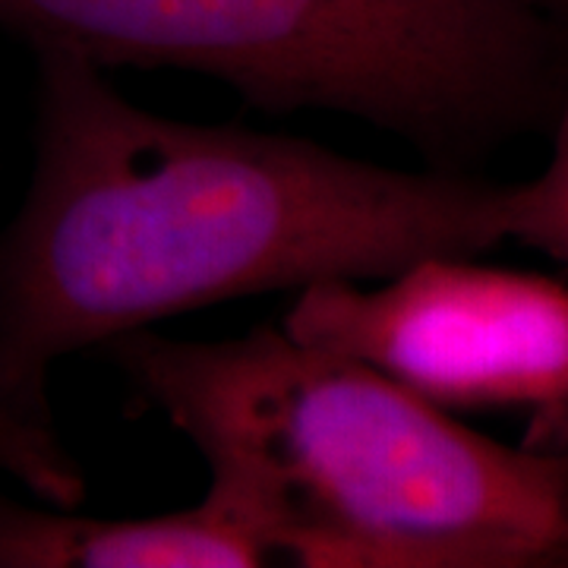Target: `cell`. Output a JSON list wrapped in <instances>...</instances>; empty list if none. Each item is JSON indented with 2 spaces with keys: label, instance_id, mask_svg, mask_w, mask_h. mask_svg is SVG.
<instances>
[{
  "label": "cell",
  "instance_id": "obj_1",
  "mask_svg": "<svg viewBox=\"0 0 568 568\" xmlns=\"http://www.w3.org/2000/svg\"><path fill=\"white\" fill-rule=\"evenodd\" d=\"M32 58L36 164L0 234V402L32 420L63 357L174 313L508 241L511 183L171 121L73 51Z\"/></svg>",
  "mask_w": 568,
  "mask_h": 568
},
{
  "label": "cell",
  "instance_id": "obj_2",
  "mask_svg": "<svg viewBox=\"0 0 568 568\" xmlns=\"http://www.w3.org/2000/svg\"><path fill=\"white\" fill-rule=\"evenodd\" d=\"M102 351L287 566L568 568V448L503 446L275 325Z\"/></svg>",
  "mask_w": 568,
  "mask_h": 568
},
{
  "label": "cell",
  "instance_id": "obj_3",
  "mask_svg": "<svg viewBox=\"0 0 568 568\" xmlns=\"http://www.w3.org/2000/svg\"><path fill=\"white\" fill-rule=\"evenodd\" d=\"M0 29L200 73L268 114L361 118L439 171L552 126L568 95V29L540 0H0Z\"/></svg>",
  "mask_w": 568,
  "mask_h": 568
},
{
  "label": "cell",
  "instance_id": "obj_4",
  "mask_svg": "<svg viewBox=\"0 0 568 568\" xmlns=\"http://www.w3.org/2000/svg\"><path fill=\"white\" fill-rule=\"evenodd\" d=\"M282 328L379 369L443 410H525L528 443L568 448V282L426 256L383 287H301Z\"/></svg>",
  "mask_w": 568,
  "mask_h": 568
},
{
  "label": "cell",
  "instance_id": "obj_5",
  "mask_svg": "<svg viewBox=\"0 0 568 568\" xmlns=\"http://www.w3.org/2000/svg\"><path fill=\"white\" fill-rule=\"evenodd\" d=\"M260 528L219 489L152 518H92L22 506L0 493V568H250L268 566Z\"/></svg>",
  "mask_w": 568,
  "mask_h": 568
},
{
  "label": "cell",
  "instance_id": "obj_6",
  "mask_svg": "<svg viewBox=\"0 0 568 568\" xmlns=\"http://www.w3.org/2000/svg\"><path fill=\"white\" fill-rule=\"evenodd\" d=\"M0 474L20 480L48 506L77 508L85 499V474L54 424L32 420L7 402H0Z\"/></svg>",
  "mask_w": 568,
  "mask_h": 568
},
{
  "label": "cell",
  "instance_id": "obj_7",
  "mask_svg": "<svg viewBox=\"0 0 568 568\" xmlns=\"http://www.w3.org/2000/svg\"><path fill=\"white\" fill-rule=\"evenodd\" d=\"M547 168L508 186V237L568 265V95L552 121Z\"/></svg>",
  "mask_w": 568,
  "mask_h": 568
},
{
  "label": "cell",
  "instance_id": "obj_8",
  "mask_svg": "<svg viewBox=\"0 0 568 568\" xmlns=\"http://www.w3.org/2000/svg\"><path fill=\"white\" fill-rule=\"evenodd\" d=\"M552 20L559 22L562 29H568V0H540Z\"/></svg>",
  "mask_w": 568,
  "mask_h": 568
}]
</instances>
